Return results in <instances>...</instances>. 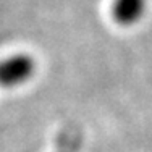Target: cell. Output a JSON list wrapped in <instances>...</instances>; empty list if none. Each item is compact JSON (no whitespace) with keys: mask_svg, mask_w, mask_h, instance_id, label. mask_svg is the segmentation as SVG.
I'll list each match as a JSON object with an SVG mask.
<instances>
[{"mask_svg":"<svg viewBox=\"0 0 152 152\" xmlns=\"http://www.w3.org/2000/svg\"><path fill=\"white\" fill-rule=\"evenodd\" d=\"M34 58L28 53H16L0 61V86L16 88L28 83L36 73Z\"/></svg>","mask_w":152,"mask_h":152,"instance_id":"cell-1","label":"cell"},{"mask_svg":"<svg viewBox=\"0 0 152 152\" xmlns=\"http://www.w3.org/2000/svg\"><path fill=\"white\" fill-rule=\"evenodd\" d=\"M147 8V0H115L113 3V18L123 26H131L142 20Z\"/></svg>","mask_w":152,"mask_h":152,"instance_id":"cell-2","label":"cell"}]
</instances>
